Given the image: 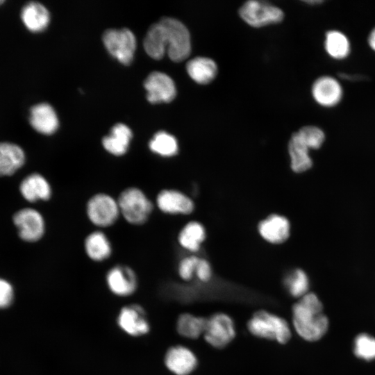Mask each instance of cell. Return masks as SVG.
Wrapping results in <instances>:
<instances>
[{"mask_svg":"<svg viewBox=\"0 0 375 375\" xmlns=\"http://www.w3.org/2000/svg\"><path fill=\"white\" fill-rule=\"evenodd\" d=\"M103 42L108 51L120 62L124 65L131 62L136 49V40L129 29H108L103 35Z\"/></svg>","mask_w":375,"mask_h":375,"instance_id":"7","label":"cell"},{"mask_svg":"<svg viewBox=\"0 0 375 375\" xmlns=\"http://www.w3.org/2000/svg\"><path fill=\"white\" fill-rule=\"evenodd\" d=\"M151 153L162 158H170L178 152V144L174 136L165 132L156 133L148 144Z\"/></svg>","mask_w":375,"mask_h":375,"instance_id":"29","label":"cell"},{"mask_svg":"<svg viewBox=\"0 0 375 375\" xmlns=\"http://www.w3.org/2000/svg\"><path fill=\"white\" fill-rule=\"evenodd\" d=\"M286 285L290 294L295 298H301L309 289V279L306 272L301 269H295L287 278Z\"/></svg>","mask_w":375,"mask_h":375,"instance_id":"31","label":"cell"},{"mask_svg":"<svg viewBox=\"0 0 375 375\" xmlns=\"http://www.w3.org/2000/svg\"><path fill=\"white\" fill-rule=\"evenodd\" d=\"M166 367L176 375H189L197 366V358L185 347L177 345L170 347L164 358Z\"/></svg>","mask_w":375,"mask_h":375,"instance_id":"16","label":"cell"},{"mask_svg":"<svg viewBox=\"0 0 375 375\" xmlns=\"http://www.w3.org/2000/svg\"><path fill=\"white\" fill-rule=\"evenodd\" d=\"M206 236L203 226L197 222L187 223L177 236L178 244L185 250L195 252L199 249Z\"/></svg>","mask_w":375,"mask_h":375,"instance_id":"26","label":"cell"},{"mask_svg":"<svg viewBox=\"0 0 375 375\" xmlns=\"http://www.w3.org/2000/svg\"><path fill=\"white\" fill-rule=\"evenodd\" d=\"M195 273L201 281H209L212 275L209 262L203 258H199Z\"/></svg>","mask_w":375,"mask_h":375,"instance_id":"35","label":"cell"},{"mask_svg":"<svg viewBox=\"0 0 375 375\" xmlns=\"http://www.w3.org/2000/svg\"><path fill=\"white\" fill-rule=\"evenodd\" d=\"M324 46L328 56L336 60L348 58L351 50L347 35L336 29H331L326 33Z\"/></svg>","mask_w":375,"mask_h":375,"instance_id":"23","label":"cell"},{"mask_svg":"<svg viewBox=\"0 0 375 375\" xmlns=\"http://www.w3.org/2000/svg\"><path fill=\"white\" fill-rule=\"evenodd\" d=\"M29 122L36 131L44 135L54 133L58 127L57 115L47 103L36 104L31 108Z\"/></svg>","mask_w":375,"mask_h":375,"instance_id":"19","label":"cell"},{"mask_svg":"<svg viewBox=\"0 0 375 375\" xmlns=\"http://www.w3.org/2000/svg\"><path fill=\"white\" fill-rule=\"evenodd\" d=\"M121 219L135 227L146 225L156 210L154 201L141 188L129 185L116 196Z\"/></svg>","mask_w":375,"mask_h":375,"instance_id":"2","label":"cell"},{"mask_svg":"<svg viewBox=\"0 0 375 375\" xmlns=\"http://www.w3.org/2000/svg\"><path fill=\"white\" fill-rule=\"evenodd\" d=\"M338 76L340 78L348 80V81H360V80L365 79V76L359 75V74L351 75V74H348L346 73H340Z\"/></svg>","mask_w":375,"mask_h":375,"instance_id":"36","label":"cell"},{"mask_svg":"<svg viewBox=\"0 0 375 375\" xmlns=\"http://www.w3.org/2000/svg\"><path fill=\"white\" fill-rule=\"evenodd\" d=\"M203 337L213 347L224 348L235 337L233 321L228 315L222 312L215 313L207 317Z\"/></svg>","mask_w":375,"mask_h":375,"instance_id":"9","label":"cell"},{"mask_svg":"<svg viewBox=\"0 0 375 375\" xmlns=\"http://www.w3.org/2000/svg\"><path fill=\"white\" fill-rule=\"evenodd\" d=\"M306 3H309V4H320L322 3H323V1H318V0H315V1H306Z\"/></svg>","mask_w":375,"mask_h":375,"instance_id":"38","label":"cell"},{"mask_svg":"<svg viewBox=\"0 0 375 375\" xmlns=\"http://www.w3.org/2000/svg\"><path fill=\"white\" fill-rule=\"evenodd\" d=\"M309 151L310 149L300 139L297 132L293 133L288 143V152L291 168L294 172H303L312 167V160Z\"/></svg>","mask_w":375,"mask_h":375,"instance_id":"24","label":"cell"},{"mask_svg":"<svg viewBox=\"0 0 375 375\" xmlns=\"http://www.w3.org/2000/svg\"><path fill=\"white\" fill-rule=\"evenodd\" d=\"M298 136L310 149H318L326 138L324 131L316 126H306L297 132Z\"/></svg>","mask_w":375,"mask_h":375,"instance_id":"32","label":"cell"},{"mask_svg":"<svg viewBox=\"0 0 375 375\" xmlns=\"http://www.w3.org/2000/svg\"><path fill=\"white\" fill-rule=\"evenodd\" d=\"M3 3H4V1L0 0V5Z\"/></svg>","mask_w":375,"mask_h":375,"instance_id":"39","label":"cell"},{"mask_svg":"<svg viewBox=\"0 0 375 375\" xmlns=\"http://www.w3.org/2000/svg\"><path fill=\"white\" fill-rule=\"evenodd\" d=\"M314 100L324 108L337 106L342 100L343 88L334 76L324 75L317 78L311 88Z\"/></svg>","mask_w":375,"mask_h":375,"instance_id":"14","label":"cell"},{"mask_svg":"<svg viewBox=\"0 0 375 375\" xmlns=\"http://www.w3.org/2000/svg\"><path fill=\"white\" fill-rule=\"evenodd\" d=\"M192 79L199 84H208L216 76L217 67L215 61L205 57H197L190 60L186 66Z\"/></svg>","mask_w":375,"mask_h":375,"instance_id":"25","label":"cell"},{"mask_svg":"<svg viewBox=\"0 0 375 375\" xmlns=\"http://www.w3.org/2000/svg\"><path fill=\"white\" fill-rule=\"evenodd\" d=\"M241 18L249 25L262 27L281 22L284 17L283 11L269 3L249 1L239 10Z\"/></svg>","mask_w":375,"mask_h":375,"instance_id":"8","label":"cell"},{"mask_svg":"<svg viewBox=\"0 0 375 375\" xmlns=\"http://www.w3.org/2000/svg\"><path fill=\"white\" fill-rule=\"evenodd\" d=\"M207 324V317L183 313L176 321L178 333L188 339H197L203 335Z\"/></svg>","mask_w":375,"mask_h":375,"instance_id":"27","label":"cell"},{"mask_svg":"<svg viewBox=\"0 0 375 375\" xmlns=\"http://www.w3.org/2000/svg\"><path fill=\"white\" fill-rule=\"evenodd\" d=\"M144 48L147 53L153 59L159 60L163 57L167 48L164 28L160 21L149 28L144 40Z\"/></svg>","mask_w":375,"mask_h":375,"instance_id":"28","label":"cell"},{"mask_svg":"<svg viewBox=\"0 0 375 375\" xmlns=\"http://www.w3.org/2000/svg\"><path fill=\"white\" fill-rule=\"evenodd\" d=\"M367 44L370 49L375 52V26L371 30L368 35Z\"/></svg>","mask_w":375,"mask_h":375,"instance_id":"37","label":"cell"},{"mask_svg":"<svg viewBox=\"0 0 375 375\" xmlns=\"http://www.w3.org/2000/svg\"><path fill=\"white\" fill-rule=\"evenodd\" d=\"M83 251L86 258L94 263H103L113 256L114 246L106 231L94 228L83 240Z\"/></svg>","mask_w":375,"mask_h":375,"instance_id":"12","label":"cell"},{"mask_svg":"<svg viewBox=\"0 0 375 375\" xmlns=\"http://www.w3.org/2000/svg\"><path fill=\"white\" fill-rule=\"evenodd\" d=\"M144 86L147 92V99L152 103H168L176 97L174 82L171 77L160 72L151 73L145 79Z\"/></svg>","mask_w":375,"mask_h":375,"instance_id":"15","label":"cell"},{"mask_svg":"<svg viewBox=\"0 0 375 375\" xmlns=\"http://www.w3.org/2000/svg\"><path fill=\"white\" fill-rule=\"evenodd\" d=\"M258 231L266 241L272 244H281L288 238L290 226L287 218L274 214L259 223Z\"/></svg>","mask_w":375,"mask_h":375,"instance_id":"18","label":"cell"},{"mask_svg":"<svg viewBox=\"0 0 375 375\" xmlns=\"http://www.w3.org/2000/svg\"><path fill=\"white\" fill-rule=\"evenodd\" d=\"M84 213L94 228L104 231L115 226L121 219L117 197L104 191L96 192L87 199Z\"/></svg>","mask_w":375,"mask_h":375,"instance_id":"3","label":"cell"},{"mask_svg":"<svg viewBox=\"0 0 375 375\" xmlns=\"http://www.w3.org/2000/svg\"><path fill=\"white\" fill-rule=\"evenodd\" d=\"M25 162V153L18 145L0 142V176H10Z\"/></svg>","mask_w":375,"mask_h":375,"instance_id":"22","label":"cell"},{"mask_svg":"<svg viewBox=\"0 0 375 375\" xmlns=\"http://www.w3.org/2000/svg\"><path fill=\"white\" fill-rule=\"evenodd\" d=\"M292 324L303 339L314 342L321 339L328 328V319L317 296L308 292L292 306Z\"/></svg>","mask_w":375,"mask_h":375,"instance_id":"1","label":"cell"},{"mask_svg":"<svg viewBox=\"0 0 375 375\" xmlns=\"http://www.w3.org/2000/svg\"><path fill=\"white\" fill-rule=\"evenodd\" d=\"M13 299L12 285L6 280L0 278V308L9 306Z\"/></svg>","mask_w":375,"mask_h":375,"instance_id":"34","label":"cell"},{"mask_svg":"<svg viewBox=\"0 0 375 375\" xmlns=\"http://www.w3.org/2000/svg\"><path fill=\"white\" fill-rule=\"evenodd\" d=\"M160 22L164 28L165 42L170 59L174 62L186 59L191 52L190 35L186 26L172 17H164Z\"/></svg>","mask_w":375,"mask_h":375,"instance_id":"5","label":"cell"},{"mask_svg":"<svg viewBox=\"0 0 375 375\" xmlns=\"http://www.w3.org/2000/svg\"><path fill=\"white\" fill-rule=\"evenodd\" d=\"M19 190L23 197L31 203L49 201L53 188L47 178L40 173H32L21 182Z\"/></svg>","mask_w":375,"mask_h":375,"instance_id":"17","label":"cell"},{"mask_svg":"<svg viewBox=\"0 0 375 375\" xmlns=\"http://www.w3.org/2000/svg\"><path fill=\"white\" fill-rule=\"evenodd\" d=\"M353 353L358 358L371 361L375 359V338L365 333L358 335L353 342Z\"/></svg>","mask_w":375,"mask_h":375,"instance_id":"30","label":"cell"},{"mask_svg":"<svg viewBox=\"0 0 375 375\" xmlns=\"http://www.w3.org/2000/svg\"><path fill=\"white\" fill-rule=\"evenodd\" d=\"M13 222L18 229L19 235L28 242L40 240L46 231V223L42 213L32 208H26L17 212Z\"/></svg>","mask_w":375,"mask_h":375,"instance_id":"10","label":"cell"},{"mask_svg":"<svg viewBox=\"0 0 375 375\" xmlns=\"http://www.w3.org/2000/svg\"><path fill=\"white\" fill-rule=\"evenodd\" d=\"M153 201L156 209L165 215H189L194 208V204L188 196L172 188L159 190Z\"/></svg>","mask_w":375,"mask_h":375,"instance_id":"11","label":"cell"},{"mask_svg":"<svg viewBox=\"0 0 375 375\" xmlns=\"http://www.w3.org/2000/svg\"><path fill=\"white\" fill-rule=\"evenodd\" d=\"M21 19L30 31L37 33L44 31L48 26L50 15L48 10L40 3L31 1L23 7Z\"/></svg>","mask_w":375,"mask_h":375,"instance_id":"21","label":"cell"},{"mask_svg":"<svg viewBox=\"0 0 375 375\" xmlns=\"http://www.w3.org/2000/svg\"><path fill=\"white\" fill-rule=\"evenodd\" d=\"M249 331L263 339L287 343L291 338V330L286 320L266 310L253 313L247 322Z\"/></svg>","mask_w":375,"mask_h":375,"instance_id":"4","label":"cell"},{"mask_svg":"<svg viewBox=\"0 0 375 375\" xmlns=\"http://www.w3.org/2000/svg\"><path fill=\"white\" fill-rule=\"evenodd\" d=\"M105 283L108 290L119 297H127L135 293L139 279L135 270L126 263H115L105 274Z\"/></svg>","mask_w":375,"mask_h":375,"instance_id":"6","label":"cell"},{"mask_svg":"<svg viewBox=\"0 0 375 375\" xmlns=\"http://www.w3.org/2000/svg\"><path fill=\"white\" fill-rule=\"evenodd\" d=\"M199 258L195 256H187L181 259L178 265V274L183 281L191 280L194 272Z\"/></svg>","mask_w":375,"mask_h":375,"instance_id":"33","label":"cell"},{"mask_svg":"<svg viewBox=\"0 0 375 375\" xmlns=\"http://www.w3.org/2000/svg\"><path fill=\"white\" fill-rule=\"evenodd\" d=\"M117 323L121 330L133 337L142 336L150 331L147 313L143 307L137 303L124 306L119 312Z\"/></svg>","mask_w":375,"mask_h":375,"instance_id":"13","label":"cell"},{"mask_svg":"<svg viewBox=\"0 0 375 375\" xmlns=\"http://www.w3.org/2000/svg\"><path fill=\"white\" fill-rule=\"evenodd\" d=\"M133 134L131 130L124 124L115 125L108 135L103 138L101 144L109 154L121 157L129 150Z\"/></svg>","mask_w":375,"mask_h":375,"instance_id":"20","label":"cell"}]
</instances>
